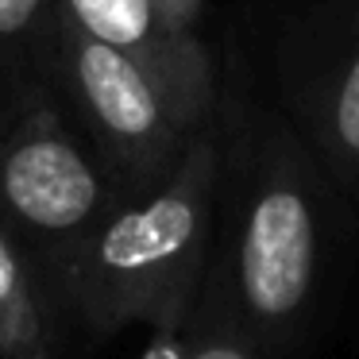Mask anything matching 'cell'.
<instances>
[{
    "instance_id": "6",
    "label": "cell",
    "mask_w": 359,
    "mask_h": 359,
    "mask_svg": "<svg viewBox=\"0 0 359 359\" xmlns=\"http://www.w3.org/2000/svg\"><path fill=\"white\" fill-rule=\"evenodd\" d=\"M294 104L302 140L332 186L359 197V24L332 32L328 43H313L294 74Z\"/></svg>"
},
{
    "instance_id": "3",
    "label": "cell",
    "mask_w": 359,
    "mask_h": 359,
    "mask_svg": "<svg viewBox=\"0 0 359 359\" xmlns=\"http://www.w3.org/2000/svg\"><path fill=\"white\" fill-rule=\"evenodd\" d=\"M128 194L47 89L16 97L8 120H0V220L16 248L43 266L50 290Z\"/></svg>"
},
{
    "instance_id": "8",
    "label": "cell",
    "mask_w": 359,
    "mask_h": 359,
    "mask_svg": "<svg viewBox=\"0 0 359 359\" xmlns=\"http://www.w3.org/2000/svg\"><path fill=\"white\" fill-rule=\"evenodd\" d=\"M58 0H0V55L35 50L55 35Z\"/></svg>"
},
{
    "instance_id": "12",
    "label": "cell",
    "mask_w": 359,
    "mask_h": 359,
    "mask_svg": "<svg viewBox=\"0 0 359 359\" xmlns=\"http://www.w3.org/2000/svg\"><path fill=\"white\" fill-rule=\"evenodd\" d=\"M0 359H4V351H0Z\"/></svg>"
},
{
    "instance_id": "4",
    "label": "cell",
    "mask_w": 359,
    "mask_h": 359,
    "mask_svg": "<svg viewBox=\"0 0 359 359\" xmlns=\"http://www.w3.org/2000/svg\"><path fill=\"white\" fill-rule=\"evenodd\" d=\"M50 62L62 74L101 163L132 194L166 178L205 128H197L143 66L74 24L62 4L50 35Z\"/></svg>"
},
{
    "instance_id": "7",
    "label": "cell",
    "mask_w": 359,
    "mask_h": 359,
    "mask_svg": "<svg viewBox=\"0 0 359 359\" xmlns=\"http://www.w3.org/2000/svg\"><path fill=\"white\" fill-rule=\"evenodd\" d=\"M0 351L4 359H50L47 313L35 294L27 255L0 228Z\"/></svg>"
},
{
    "instance_id": "1",
    "label": "cell",
    "mask_w": 359,
    "mask_h": 359,
    "mask_svg": "<svg viewBox=\"0 0 359 359\" xmlns=\"http://www.w3.org/2000/svg\"><path fill=\"white\" fill-rule=\"evenodd\" d=\"M220 140L212 120L155 186L128 194L101 220L55 294L89 332L112 336L128 325L186 328L205 274L217 220Z\"/></svg>"
},
{
    "instance_id": "11",
    "label": "cell",
    "mask_w": 359,
    "mask_h": 359,
    "mask_svg": "<svg viewBox=\"0 0 359 359\" xmlns=\"http://www.w3.org/2000/svg\"><path fill=\"white\" fill-rule=\"evenodd\" d=\"M163 4V12L174 20L178 27H186V32H197V16H201L205 0H158Z\"/></svg>"
},
{
    "instance_id": "2",
    "label": "cell",
    "mask_w": 359,
    "mask_h": 359,
    "mask_svg": "<svg viewBox=\"0 0 359 359\" xmlns=\"http://www.w3.org/2000/svg\"><path fill=\"white\" fill-rule=\"evenodd\" d=\"M332 251V178L302 132L266 116L243 174L232 240V282L243 325L263 340L294 336L317 313Z\"/></svg>"
},
{
    "instance_id": "5",
    "label": "cell",
    "mask_w": 359,
    "mask_h": 359,
    "mask_svg": "<svg viewBox=\"0 0 359 359\" xmlns=\"http://www.w3.org/2000/svg\"><path fill=\"white\" fill-rule=\"evenodd\" d=\"M66 16L93 39L116 47L163 86V93L194 120L209 124L217 81L197 32L178 27L158 0H58Z\"/></svg>"
},
{
    "instance_id": "9",
    "label": "cell",
    "mask_w": 359,
    "mask_h": 359,
    "mask_svg": "<svg viewBox=\"0 0 359 359\" xmlns=\"http://www.w3.org/2000/svg\"><path fill=\"white\" fill-rule=\"evenodd\" d=\"M186 359H259L251 340L236 332H201L186 340Z\"/></svg>"
},
{
    "instance_id": "10",
    "label": "cell",
    "mask_w": 359,
    "mask_h": 359,
    "mask_svg": "<svg viewBox=\"0 0 359 359\" xmlns=\"http://www.w3.org/2000/svg\"><path fill=\"white\" fill-rule=\"evenodd\" d=\"M140 359H186V336H182V328H155L151 344L143 348Z\"/></svg>"
}]
</instances>
